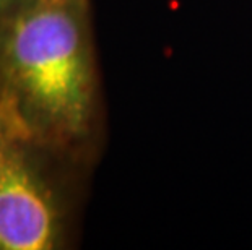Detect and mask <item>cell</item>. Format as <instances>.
Wrapping results in <instances>:
<instances>
[{
  "mask_svg": "<svg viewBox=\"0 0 252 250\" xmlns=\"http://www.w3.org/2000/svg\"><path fill=\"white\" fill-rule=\"evenodd\" d=\"M0 101L8 132L85 166L101 129L90 0H26L0 20Z\"/></svg>",
  "mask_w": 252,
  "mask_h": 250,
  "instance_id": "6da1fadb",
  "label": "cell"
},
{
  "mask_svg": "<svg viewBox=\"0 0 252 250\" xmlns=\"http://www.w3.org/2000/svg\"><path fill=\"white\" fill-rule=\"evenodd\" d=\"M80 167L17 135L0 140V250H56L68 244L73 201L68 169Z\"/></svg>",
  "mask_w": 252,
  "mask_h": 250,
  "instance_id": "7a4b0ae2",
  "label": "cell"
},
{
  "mask_svg": "<svg viewBox=\"0 0 252 250\" xmlns=\"http://www.w3.org/2000/svg\"><path fill=\"white\" fill-rule=\"evenodd\" d=\"M25 2L26 0H0V20H3L10 13H13Z\"/></svg>",
  "mask_w": 252,
  "mask_h": 250,
  "instance_id": "3957f363",
  "label": "cell"
},
{
  "mask_svg": "<svg viewBox=\"0 0 252 250\" xmlns=\"http://www.w3.org/2000/svg\"><path fill=\"white\" fill-rule=\"evenodd\" d=\"M10 134L8 132V125H7V120H5V114H3V106H2V101H0V140Z\"/></svg>",
  "mask_w": 252,
  "mask_h": 250,
  "instance_id": "277c9868",
  "label": "cell"
}]
</instances>
